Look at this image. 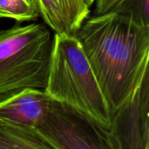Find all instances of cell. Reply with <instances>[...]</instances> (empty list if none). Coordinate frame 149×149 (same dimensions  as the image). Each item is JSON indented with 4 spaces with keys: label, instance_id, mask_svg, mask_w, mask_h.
Returning a JSON list of instances; mask_svg holds the SVG:
<instances>
[{
    "label": "cell",
    "instance_id": "6da1fadb",
    "mask_svg": "<svg viewBox=\"0 0 149 149\" xmlns=\"http://www.w3.org/2000/svg\"><path fill=\"white\" fill-rule=\"evenodd\" d=\"M73 35L114 114L148 75L149 28L113 11L86 18Z\"/></svg>",
    "mask_w": 149,
    "mask_h": 149
},
{
    "label": "cell",
    "instance_id": "7a4b0ae2",
    "mask_svg": "<svg viewBox=\"0 0 149 149\" xmlns=\"http://www.w3.org/2000/svg\"><path fill=\"white\" fill-rule=\"evenodd\" d=\"M44 91L112 130L113 112L74 35L54 33Z\"/></svg>",
    "mask_w": 149,
    "mask_h": 149
},
{
    "label": "cell",
    "instance_id": "3957f363",
    "mask_svg": "<svg viewBox=\"0 0 149 149\" xmlns=\"http://www.w3.org/2000/svg\"><path fill=\"white\" fill-rule=\"evenodd\" d=\"M52 42L43 24L17 23L0 31V94L25 87L44 90Z\"/></svg>",
    "mask_w": 149,
    "mask_h": 149
},
{
    "label": "cell",
    "instance_id": "277c9868",
    "mask_svg": "<svg viewBox=\"0 0 149 149\" xmlns=\"http://www.w3.org/2000/svg\"><path fill=\"white\" fill-rule=\"evenodd\" d=\"M37 132L50 149H119L112 130L53 99Z\"/></svg>",
    "mask_w": 149,
    "mask_h": 149
},
{
    "label": "cell",
    "instance_id": "5b68a950",
    "mask_svg": "<svg viewBox=\"0 0 149 149\" xmlns=\"http://www.w3.org/2000/svg\"><path fill=\"white\" fill-rule=\"evenodd\" d=\"M148 75L133 99L114 113L112 132L119 149L149 148Z\"/></svg>",
    "mask_w": 149,
    "mask_h": 149
},
{
    "label": "cell",
    "instance_id": "8992f818",
    "mask_svg": "<svg viewBox=\"0 0 149 149\" xmlns=\"http://www.w3.org/2000/svg\"><path fill=\"white\" fill-rule=\"evenodd\" d=\"M50 101L44 90L31 87L0 94V125L37 131Z\"/></svg>",
    "mask_w": 149,
    "mask_h": 149
},
{
    "label": "cell",
    "instance_id": "52a82bcc",
    "mask_svg": "<svg viewBox=\"0 0 149 149\" xmlns=\"http://www.w3.org/2000/svg\"><path fill=\"white\" fill-rule=\"evenodd\" d=\"M0 148L50 149L37 131L0 125Z\"/></svg>",
    "mask_w": 149,
    "mask_h": 149
},
{
    "label": "cell",
    "instance_id": "ba28073f",
    "mask_svg": "<svg viewBox=\"0 0 149 149\" xmlns=\"http://www.w3.org/2000/svg\"><path fill=\"white\" fill-rule=\"evenodd\" d=\"M39 17L37 0H0V18H10L22 23L34 21Z\"/></svg>",
    "mask_w": 149,
    "mask_h": 149
},
{
    "label": "cell",
    "instance_id": "9c48e42d",
    "mask_svg": "<svg viewBox=\"0 0 149 149\" xmlns=\"http://www.w3.org/2000/svg\"><path fill=\"white\" fill-rule=\"evenodd\" d=\"M45 24L58 35H72L69 30L58 0H37Z\"/></svg>",
    "mask_w": 149,
    "mask_h": 149
},
{
    "label": "cell",
    "instance_id": "30bf717a",
    "mask_svg": "<svg viewBox=\"0 0 149 149\" xmlns=\"http://www.w3.org/2000/svg\"><path fill=\"white\" fill-rule=\"evenodd\" d=\"M66 23L73 35L81 24L88 17L90 8L85 0H58Z\"/></svg>",
    "mask_w": 149,
    "mask_h": 149
},
{
    "label": "cell",
    "instance_id": "8fae6325",
    "mask_svg": "<svg viewBox=\"0 0 149 149\" xmlns=\"http://www.w3.org/2000/svg\"><path fill=\"white\" fill-rule=\"evenodd\" d=\"M113 11L149 28V0H123Z\"/></svg>",
    "mask_w": 149,
    "mask_h": 149
},
{
    "label": "cell",
    "instance_id": "7c38bea8",
    "mask_svg": "<svg viewBox=\"0 0 149 149\" xmlns=\"http://www.w3.org/2000/svg\"><path fill=\"white\" fill-rule=\"evenodd\" d=\"M123 0H94V15H103L113 12Z\"/></svg>",
    "mask_w": 149,
    "mask_h": 149
},
{
    "label": "cell",
    "instance_id": "4fadbf2b",
    "mask_svg": "<svg viewBox=\"0 0 149 149\" xmlns=\"http://www.w3.org/2000/svg\"><path fill=\"white\" fill-rule=\"evenodd\" d=\"M85 2L86 3V4H87V5H88V7L90 8V7L93 4L94 0H85Z\"/></svg>",
    "mask_w": 149,
    "mask_h": 149
}]
</instances>
